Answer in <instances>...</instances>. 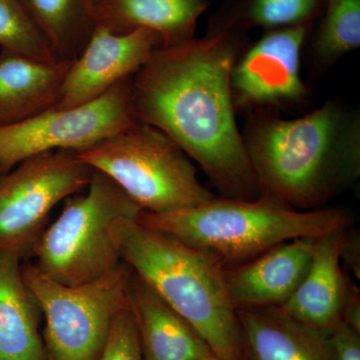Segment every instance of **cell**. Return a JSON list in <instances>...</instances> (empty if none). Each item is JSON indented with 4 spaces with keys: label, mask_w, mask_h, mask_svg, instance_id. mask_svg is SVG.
<instances>
[{
    "label": "cell",
    "mask_w": 360,
    "mask_h": 360,
    "mask_svg": "<svg viewBox=\"0 0 360 360\" xmlns=\"http://www.w3.org/2000/svg\"><path fill=\"white\" fill-rule=\"evenodd\" d=\"M248 44L243 33H206L160 47L131 78L137 122L165 132L222 198H260L232 101L231 75Z\"/></svg>",
    "instance_id": "1"
},
{
    "label": "cell",
    "mask_w": 360,
    "mask_h": 360,
    "mask_svg": "<svg viewBox=\"0 0 360 360\" xmlns=\"http://www.w3.org/2000/svg\"><path fill=\"white\" fill-rule=\"evenodd\" d=\"M241 134L260 196L295 210L326 207L360 177V115L340 101L296 118L251 113Z\"/></svg>",
    "instance_id": "2"
},
{
    "label": "cell",
    "mask_w": 360,
    "mask_h": 360,
    "mask_svg": "<svg viewBox=\"0 0 360 360\" xmlns=\"http://www.w3.org/2000/svg\"><path fill=\"white\" fill-rule=\"evenodd\" d=\"M110 236L122 262L198 333L213 354L245 360L238 309L224 265L137 219L116 220Z\"/></svg>",
    "instance_id": "3"
},
{
    "label": "cell",
    "mask_w": 360,
    "mask_h": 360,
    "mask_svg": "<svg viewBox=\"0 0 360 360\" xmlns=\"http://www.w3.org/2000/svg\"><path fill=\"white\" fill-rule=\"evenodd\" d=\"M137 221L207 253L227 269L292 239L321 238L345 231L352 219L340 207L297 210L264 196L255 200L217 196L175 212H141Z\"/></svg>",
    "instance_id": "4"
},
{
    "label": "cell",
    "mask_w": 360,
    "mask_h": 360,
    "mask_svg": "<svg viewBox=\"0 0 360 360\" xmlns=\"http://www.w3.org/2000/svg\"><path fill=\"white\" fill-rule=\"evenodd\" d=\"M141 212L110 177L94 169L87 193L66 198L58 219L45 229L32 251L33 264L65 285L96 281L122 262L111 225L139 219Z\"/></svg>",
    "instance_id": "5"
},
{
    "label": "cell",
    "mask_w": 360,
    "mask_h": 360,
    "mask_svg": "<svg viewBox=\"0 0 360 360\" xmlns=\"http://www.w3.org/2000/svg\"><path fill=\"white\" fill-rule=\"evenodd\" d=\"M75 153L110 177L142 212H175L217 198L201 184L184 150L165 132L146 123L135 122Z\"/></svg>",
    "instance_id": "6"
},
{
    "label": "cell",
    "mask_w": 360,
    "mask_h": 360,
    "mask_svg": "<svg viewBox=\"0 0 360 360\" xmlns=\"http://www.w3.org/2000/svg\"><path fill=\"white\" fill-rule=\"evenodd\" d=\"M23 279L44 315L49 360H97L116 315L129 307L132 269L124 262L96 281L68 286L34 264H21Z\"/></svg>",
    "instance_id": "7"
},
{
    "label": "cell",
    "mask_w": 360,
    "mask_h": 360,
    "mask_svg": "<svg viewBox=\"0 0 360 360\" xmlns=\"http://www.w3.org/2000/svg\"><path fill=\"white\" fill-rule=\"evenodd\" d=\"M94 172L73 151L53 150L0 175V253L32 257L52 210L87 188Z\"/></svg>",
    "instance_id": "8"
},
{
    "label": "cell",
    "mask_w": 360,
    "mask_h": 360,
    "mask_svg": "<svg viewBox=\"0 0 360 360\" xmlns=\"http://www.w3.org/2000/svg\"><path fill=\"white\" fill-rule=\"evenodd\" d=\"M131 78L89 103L68 110L51 108L25 122L0 127V175L32 156L53 150L77 153L131 127L137 122Z\"/></svg>",
    "instance_id": "9"
},
{
    "label": "cell",
    "mask_w": 360,
    "mask_h": 360,
    "mask_svg": "<svg viewBox=\"0 0 360 360\" xmlns=\"http://www.w3.org/2000/svg\"><path fill=\"white\" fill-rule=\"evenodd\" d=\"M314 25L264 30L246 45L231 75L236 113L296 110L309 103L310 89L302 77V51Z\"/></svg>",
    "instance_id": "10"
},
{
    "label": "cell",
    "mask_w": 360,
    "mask_h": 360,
    "mask_svg": "<svg viewBox=\"0 0 360 360\" xmlns=\"http://www.w3.org/2000/svg\"><path fill=\"white\" fill-rule=\"evenodd\" d=\"M160 47V35L151 30L113 33L96 25L84 51L71 63L53 108L68 110L96 101L134 77Z\"/></svg>",
    "instance_id": "11"
},
{
    "label": "cell",
    "mask_w": 360,
    "mask_h": 360,
    "mask_svg": "<svg viewBox=\"0 0 360 360\" xmlns=\"http://www.w3.org/2000/svg\"><path fill=\"white\" fill-rule=\"evenodd\" d=\"M319 238H295L265 251L245 264L226 269L236 309L283 304L307 274Z\"/></svg>",
    "instance_id": "12"
},
{
    "label": "cell",
    "mask_w": 360,
    "mask_h": 360,
    "mask_svg": "<svg viewBox=\"0 0 360 360\" xmlns=\"http://www.w3.org/2000/svg\"><path fill=\"white\" fill-rule=\"evenodd\" d=\"M347 229L317 239L307 274L290 297L278 307L293 321L323 336L343 321L345 305L354 288L340 264Z\"/></svg>",
    "instance_id": "13"
},
{
    "label": "cell",
    "mask_w": 360,
    "mask_h": 360,
    "mask_svg": "<svg viewBox=\"0 0 360 360\" xmlns=\"http://www.w3.org/2000/svg\"><path fill=\"white\" fill-rule=\"evenodd\" d=\"M127 296L144 360H195L212 354L198 333L134 272Z\"/></svg>",
    "instance_id": "14"
},
{
    "label": "cell",
    "mask_w": 360,
    "mask_h": 360,
    "mask_svg": "<svg viewBox=\"0 0 360 360\" xmlns=\"http://www.w3.org/2000/svg\"><path fill=\"white\" fill-rule=\"evenodd\" d=\"M210 6V0H94L91 13L96 25L113 33L155 32L167 49L195 39Z\"/></svg>",
    "instance_id": "15"
},
{
    "label": "cell",
    "mask_w": 360,
    "mask_h": 360,
    "mask_svg": "<svg viewBox=\"0 0 360 360\" xmlns=\"http://www.w3.org/2000/svg\"><path fill=\"white\" fill-rule=\"evenodd\" d=\"M71 63H42L1 49L0 127L25 122L53 108Z\"/></svg>",
    "instance_id": "16"
},
{
    "label": "cell",
    "mask_w": 360,
    "mask_h": 360,
    "mask_svg": "<svg viewBox=\"0 0 360 360\" xmlns=\"http://www.w3.org/2000/svg\"><path fill=\"white\" fill-rule=\"evenodd\" d=\"M245 360H333L326 336L278 307L238 309Z\"/></svg>",
    "instance_id": "17"
},
{
    "label": "cell",
    "mask_w": 360,
    "mask_h": 360,
    "mask_svg": "<svg viewBox=\"0 0 360 360\" xmlns=\"http://www.w3.org/2000/svg\"><path fill=\"white\" fill-rule=\"evenodd\" d=\"M40 314L23 279L21 260L0 253V360H49Z\"/></svg>",
    "instance_id": "18"
},
{
    "label": "cell",
    "mask_w": 360,
    "mask_h": 360,
    "mask_svg": "<svg viewBox=\"0 0 360 360\" xmlns=\"http://www.w3.org/2000/svg\"><path fill=\"white\" fill-rule=\"evenodd\" d=\"M58 61H73L84 51L96 23L89 0H18Z\"/></svg>",
    "instance_id": "19"
},
{
    "label": "cell",
    "mask_w": 360,
    "mask_h": 360,
    "mask_svg": "<svg viewBox=\"0 0 360 360\" xmlns=\"http://www.w3.org/2000/svg\"><path fill=\"white\" fill-rule=\"evenodd\" d=\"M326 0H224L208 20L207 32L248 34L255 28L277 30L314 25Z\"/></svg>",
    "instance_id": "20"
},
{
    "label": "cell",
    "mask_w": 360,
    "mask_h": 360,
    "mask_svg": "<svg viewBox=\"0 0 360 360\" xmlns=\"http://www.w3.org/2000/svg\"><path fill=\"white\" fill-rule=\"evenodd\" d=\"M311 72L322 75L360 46V0H326L309 33Z\"/></svg>",
    "instance_id": "21"
},
{
    "label": "cell",
    "mask_w": 360,
    "mask_h": 360,
    "mask_svg": "<svg viewBox=\"0 0 360 360\" xmlns=\"http://www.w3.org/2000/svg\"><path fill=\"white\" fill-rule=\"evenodd\" d=\"M0 46L42 63H58L18 0H0Z\"/></svg>",
    "instance_id": "22"
},
{
    "label": "cell",
    "mask_w": 360,
    "mask_h": 360,
    "mask_svg": "<svg viewBox=\"0 0 360 360\" xmlns=\"http://www.w3.org/2000/svg\"><path fill=\"white\" fill-rule=\"evenodd\" d=\"M97 360H144L136 324L129 307L116 315L105 347Z\"/></svg>",
    "instance_id": "23"
},
{
    "label": "cell",
    "mask_w": 360,
    "mask_h": 360,
    "mask_svg": "<svg viewBox=\"0 0 360 360\" xmlns=\"http://www.w3.org/2000/svg\"><path fill=\"white\" fill-rule=\"evenodd\" d=\"M333 360H360V333L340 322L326 336Z\"/></svg>",
    "instance_id": "24"
},
{
    "label": "cell",
    "mask_w": 360,
    "mask_h": 360,
    "mask_svg": "<svg viewBox=\"0 0 360 360\" xmlns=\"http://www.w3.org/2000/svg\"><path fill=\"white\" fill-rule=\"evenodd\" d=\"M359 240L356 236H348V229L345 234V243L341 250V259H345L355 276L359 278Z\"/></svg>",
    "instance_id": "25"
},
{
    "label": "cell",
    "mask_w": 360,
    "mask_h": 360,
    "mask_svg": "<svg viewBox=\"0 0 360 360\" xmlns=\"http://www.w3.org/2000/svg\"><path fill=\"white\" fill-rule=\"evenodd\" d=\"M343 321L360 333V300L359 291L354 288H352L345 305Z\"/></svg>",
    "instance_id": "26"
},
{
    "label": "cell",
    "mask_w": 360,
    "mask_h": 360,
    "mask_svg": "<svg viewBox=\"0 0 360 360\" xmlns=\"http://www.w3.org/2000/svg\"><path fill=\"white\" fill-rule=\"evenodd\" d=\"M195 360H224L222 359H220V357L217 356V355L212 354L205 355V356L200 357V359H195Z\"/></svg>",
    "instance_id": "27"
},
{
    "label": "cell",
    "mask_w": 360,
    "mask_h": 360,
    "mask_svg": "<svg viewBox=\"0 0 360 360\" xmlns=\"http://www.w3.org/2000/svg\"><path fill=\"white\" fill-rule=\"evenodd\" d=\"M92 1H94V0H89V6H90V9H91Z\"/></svg>",
    "instance_id": "28"
}]
</instances>
